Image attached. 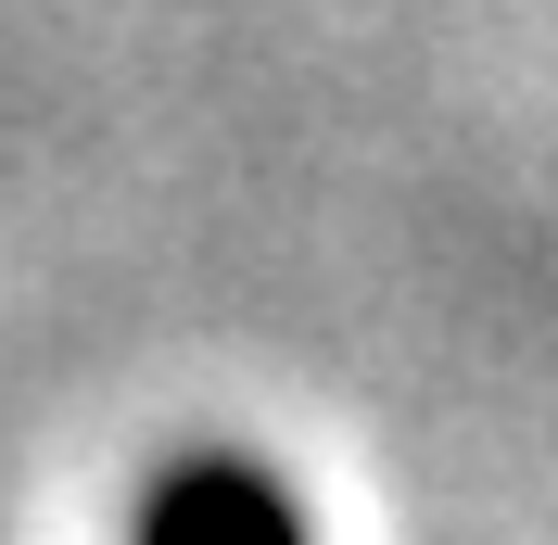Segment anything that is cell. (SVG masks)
I'll return each mask as SVG.
<instances>
[{
    "mask_svg": "<svg viewBox=\"0 0 558 545\" xmlns=\"http://www.w3.org/2000/svg\"><path fill=\"white\" fill-rule=\"evenodd\" d=\"M128 545H305V508L267 470H242V457H191V470H166L140 495Z\"/></svg>",
    "mask_w": 558,
    "mask_h": 545,
    "instance_id": "1",
    "label": "cell"
}]
</instances>
